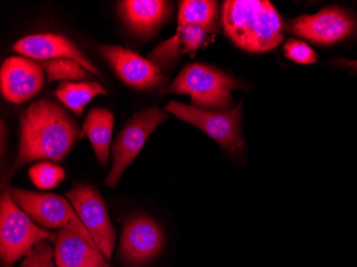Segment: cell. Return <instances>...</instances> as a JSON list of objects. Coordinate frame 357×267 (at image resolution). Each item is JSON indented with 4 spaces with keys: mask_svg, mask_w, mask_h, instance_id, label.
Segmentation results:
<instances>
[{
    "mask_svg": "<svg viewBox=\"0 0 357 267\" xmlns=\"http://www.w3.org/2000/svg\"><path fill=\"white\" fill-rule=\"evenodd\" d=\"M79 138L77 122L61 106L48 100L32 103L21 116L20 150L11 174L35 160L60 162Z\"/></svg>",
    "mask_w": 357,
    "mask_h": 267,
    "instance_id": "6da1fadb",
    "label": "cell"
},
{
    "mask_svg": "<svg viewBox=\"0 0 357 267\" xmlns=\"http://www.w3.org/2000/svg\"><path fill=\"white\" fill-rule=\"evenodd\" d=\"M226 35L248 53L272 51L284 39L282 20L266 0H228L222 8Z\"/></svg>",
    "mask_w": 357,
    "mask_h": 267,
    "instance_id": "7a4b0ae2",
    "label": "cell"
},
{
    "mask_svg": "<svg viewBox=\"0 0 357 267\" xmlns=\"http://www.w3.org/2000/svg\"><path fill=\"white\" fill-rule=\"evenodd\" d=\"M238 87L236 80L213 66L190 63L184 66L168 91L188 94L192 106L208 112L226 110L232 103V92Z\"/></svg>",
    "mask_w": 357,
    "mask_h": 267,
    "instance_id": "3957f363",
    "label": "cell"
},
{
    "mask_svg": "<svg viewBox=\"0 0 357 267\" xmlns=\"http://www.w3.org/2000/svg\"><path fill=\"white\" fill-rule=\"evenodd\" d=\"M0 254L6 267L27 256L38 243L56 242L57 233L48 232L32 222L31 217L16 204L12 192H3L0 212Z\"/></svg>",
    "mask_w": 357,
    "mask_h": 267,
    "instance_id": "277c9868",
    "label": "cell"
},
{
    "mask_svg": "<svg viewBox=\"0 0 357 267\" xmlns=\"http://www.w3.org/2000/svg\"><path fill=\"white\" fill-rule=\"evenodd\" d=\"M12 196L16 204L44 228L72 231L98 249L93 238L83 222H80L73 206L67 199L55 194L33 192L21 188L12 190Z\"/></svg>",
    "mask_w": 357,
    "mask_h": 267,
    "instance_id": "5b68a950",
    "label": "cell"
},
{
    "mask_svg": "<svg viewBox=\"0 0 357 267\" xmlns=\"http://www.w3.org/2000/svg\"><path fill=\"white\" fill-rule=\"evenodd\" d=\"M176 118L204 130L222 148L231 154L240 153L244 146L241 135L242 105L227 112H208L178 102H170L166 107Z\"/></svg>",
    "mask_w": 357,
    "mask_h": 267,
    "instance_id": "8992f818",
    "label": "cell"
},
{
    "mask_svg": "<svg viewBox=\"0 0 357 267\" xmlns=\"http://www.w3.org/2000/svg\"><path fill=\"white\" fill-rule=\"evenodd\" d=\"M168 119L167 114L158 108H148L138 112L122 128L112 146L114 162L105 185L115 188L126 171L144 148L152 132Z\"/></svg>",
    "mask_w": 357,
    "mask_h": 267,
    "instance_id": "52a82bcc",
    "label": "cell"
},
{
    "mask_svg": "<svg viewBox=\"0 0 357 267\" xmlns=\"http://www.w3.org/2000/svg\"><path fill=\"white\" fill-rule=\"evenodd\" d=\"M67 198L102 256L109 260L115 248L116 230L100 192L93 186L80 184L68 192Z\"/></svg>",
    "mask_w": 357,
    "mask_h": 267,
    "instance_id": "ba28073f",
    "label": "cell"
},
{
    "mask_svg": "<svg viewBox=\"0 0 357 267\" xmlns=\"http://www.w3.org/2000/svg\"><path fill=\"white\" fill-rule=\"evenodd\" d=\"M291 31L319 45H331L352 35L354 17L346 10L328 7L312 15H302L291 24Z\"/></svg>",
    "mask_w": 357,
    "mask_h": 267,
    "instance_id": "9c48e42d",
    "label": "cell"
},
{
    "mask_svg": "<svg viewBox=\"0 0 357 267\" xmlns=\"http://www.w3.org/2000/svg\"><path fill=\"white\" fill-rule=\"evenodd\" d=\"M100 54L118 77L134 89H151L164 82L163 75L155 63L128 48L104 45L100 47Z\"/></svg>",
    "mask_w": 357,
    "mask_h": 267,
    "instance_id": "30bf717a",
    "label": "cell"
},
{
    "mask_svg": "<svg viewBox=\"0 0 357 267\" xmlns=\"http://www.w3.org/2000/svg\"><path fill=\"white\" fill-rule=\"evenodd\" d=\"M163 246V231L149 217H133L124 226L120 252L126 262L133 265L148 262L162 252Z\"/></svg>",
    "mask_w": 357,
    "mask_h": 267,
    "instance_id": "8fae6325",
    "label": "cell"
},
{
    "mask_svg": "<svg viewBox=\"0 0 357 267\" xmlns=\"http://www.w3.org/2000/svg\"><path fill=\"white\" fill-rule=\"evenodd\" d=\"M43 68L37 62L14 56L1 66V93L7 101L22 104L43 87Z\"/></svg>",
    "mask_w": 357,
    "mask_h": 267,
    "instance_id": "7c38bea8",
    "label": "cell"
},
{
    "mask_svg": "<svg viewBox=\"0 0 357 267\" xmlns=\"http://www.w3.org/2000/svg\"><path fill=\"white\" fill-rule=\"evenodd\" d=\"M13 49L25 57L41 61L53 59L74 60L82 64L89 73L101 77V74L86 57L85 54L73 42L62 36L55 33L28 36L16 42Z\"/></svg>",
    "mask_w": 357,
    "mask_h": 267,
    "instance_id": "4fadbf2b",
    "label": "cell"
},
{
    "mask_svg": "<svg viewBox=\"0 0 357 267\" xmlns=\"http://www.w3.org/2000/svg\"><path fill=\"white\" fill-rule=\"evenodd\" d=\"M54 260L58 267H108L98 249L66 229L57 233Z\"/></svg>",
    "mask_w": 357,
    "mask_h": 267,
    "instance_id": "5bb4252c",
    "label": "cell"
},
{
    "mask_svg": "<svg viewBox=\"0 0 357 267\" xmlns=\"http://www.w3.org/2000/svg\"><path fill=\"white\" fill-rule=\"evenodd\" d=\"M126 25L136 35L149 37L170 14V3L163 0H126L119 5Z\"/></svg>",
    "mask_w": 357,
    "mask_h": 267,
    "instance_id": "9a60e30c",
    "label": "cell"
},
{
    "mask_svg": "<svg viewBox=\"0 0 357 267\" xmlns=\"http://www.w3.org/2000/svg\"><path fill=\"white\" fill-rule=\"evenodd\" d=\"M114 130V114L104 108L90 110L84 123L82 137L87 135L94 153L101 164L105 165L109 156V144Z\"/></svg>",
    "mask_w": 357,
    "mask_h": 267,
    "instance_id": "2e32d148",
    "label": "cell"
},
{
    "mask_svg": "<svg viewBox=\"0 0 357 267\" xmlns=\"http://www.w3.org/2000/svg\"><path fill=\"white\" fill-rule=\"evenodd\" d=\"M197 25L206 32L218 27V5L210 0H184L178 3V26Z\"/></svg>",
    "mask_w": 357,
    "mask_h": 267,
    "instance_id": "e0dca14e",
    "label": "cell"
},
{
    "mask_svg": "<svg viewBox=\"0 0 357 267\" xmlns=\"http://www.w3.org/2000/svg\"><path fill=\"white\" fill-rule=\"evenodd\" d=\"M100 94L107 96L108 93L105 88L96 82H63L56 91L58 100L77 116H82L86 106Z\"/></svg>",
    "mask_w": 357,
    "mask_h": 267,
    "instance_id": "ac0fdd59",
    "label": "cell"
},
{
    "mask_svg": "<svg viewBox=\"0 0 357 267\" xmlns=\"http://www.w3.org/2000/svg\"><path fill=\"white\" fill-rule=\"evenodd\" d=\"M50 82L82 80L88 76L87 70L71 59H53L40 62Z\"/></svg>",
    "mask_w": 357,
    "mask_h": 267,
    "instance_id": "d6986e66",
    "label": "cell"
},
{
    "mask_svg": "<svg viewBox=\"0 0 357 267\" xmlns=\"http://www.w3.org/2000/svg\"><path fill=\"white\" fill-rule=\"evenodd\" d=\"M30 180L39 190H50L59 185L64 180V170L50 162L33 165L29 169Z\"/></svg>",
    "mask_w": 357,
    "mask_h": 267,
    "instance_id": "ffe728a7",
    "label": "cell"
},
{
    "mask_svg": "<svg viewBox=\"0 0 357 267\" xmlns=\"http://www.w3.org/2000/svg\"><path fill=\"white\" fill-rule=\"evenodd\" d=\"M288 59L300 64H312L318 61V55L308 44L300 40H289L284 47Z\"/></svg>",
    "mask_w": 357,
    "mask_h": 267,
    "instance_id": "44dd1931",
    "label": "cell"
},
{
    "mask_svg": "<svg viewBox=\"0 0 357 267\" xmlns=\"http://www.w3.org/2000/svg\"><path fill=\"white\" fill-rule=\"evenodd\" d=\"M48 241L38 243L25 257L21 267H56L54 252Z\"/></svg>",
    "mask_w": 357,
    "mask_h": 267,
    "instance_id": "7402d4cb",
    "label": "cell"
},
{
    "mask_svg": "<svg viewBox=\"0 0 357 267\" xmlns=\"http://www.w3.org/2000/svg\"><path fill=\"white\" fill-rule=\"evenodd\" d=\"M337 63L342 66H348V68H352L355 71L357 72V61H353V60H344L339 59L337 60Z\"/></svg>",
    "mask_w": 357,
    "mask_h": 267,
    "instance_id": "603a6c76",
    "label": "cell"
}]
</instances>
